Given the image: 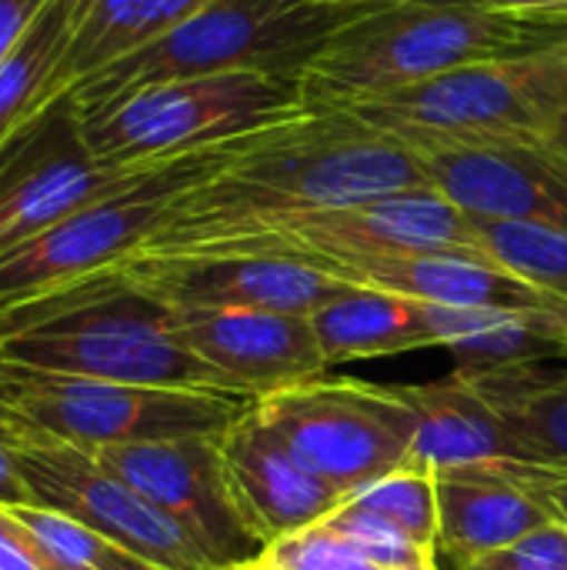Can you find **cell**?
I'll return each mask as SVG.
<instances>
[{
  "label": "cell",
  "mask_w": 567,
  "mask_h": 570,
  "mask_svg": "<svg viewBox=\"0 0 567 570\" xmlns=\"http://www.w3.org/2000/svg\"><path fill=\"white\" fill-rule=\"evenodd\" d=\"M421 187H431L428 174L404 140L351 110H301L224 144L127 261L177 257L254 224Z\"/></svg>",
  "instance_id": "obj_1"
},
{
  "label": "cell",
  "mask_w": 567,
  "mask_h": 570,
  "mask_svg": "<svg viewBox=\"0 0 567 570\" xmlns=\"http://www.w3.org/2000/svg\"><path fill=\"white\" fill-rule=\"evenodd\" d=\"M561 40L567 20L498 13L471 0H384L341 27L297 80L307 110H358L458 67Z\"/></svg>",
  "instance_id": "obj_2"
},
{
  "label": "cell",
  "mask_w": 567,
  "mask_h": 570,
  "mask_svg": "<svg viewBox=\"0 0 567 570\" xmlns=\"http://www.w3.org/2000/svg\"><path fill=\"white\" fill-rule=\"evenodd\" d=\"M0 357L37 374L231 391L184 347L174 311L114 271L0 321Z\"/></svg>",
  "instance_id": "obj_3"
},
{
  "label": "cell",
  "mask_w": 567,
  "mask_h": 570,
  "mask_svg": "<svg viewBox=\"0 0 567 570\" xmlns=\"http://www.w3.org/2000/svg\"><path fill=\"white\" fill-rule=\"evenodd\" d=\"M381 3L384 0H211L160 40L80 80L63 100L77 110H90L150 83L231 70L301 77L307 60L341 27Z\"/></svg>",
  "instance_id": "obj_4"
},
{
  "label": "cell",
  "mask_w": 567,
  "mask_h": 570,
  "mask_svg": "<svg viewBox=\"0 0 567 570\" xmlns=\"http://www.w3.org/2000/svg\"><path fill=\"white\" fill-rule=\"evenodd\" d=\"M301 110L307 107L297 77L231 70L150 83L77 114L104 164L140 170L231 144Z\"/></svg>",
  "instance_id": "obj_5"
},
{
  "label": "cell",
  "mask_w": 567,
  "mask_h": 570,
  "mask_svg": "<svg viewBox=\"0 0 567 570\" xmlns=\"http://www.w3.org/2000/svg\"><path fill=\"white\" fill-rule=\"evenodd\" d=\"M351 114L398 140H551L567 117V40L458 67Z\"/></svg>",
  "instance_id": "obj_6"
},
{
  "label": "cell",
  "mask_w": 567,
  "mask_h": 570,
  "mask_svg": "<svg viewBox=\"0 0 567 570\" xmlns=\"http://www.w3.org/2000/svg\"><path fill=\"white\" fill-rule=\"evenodd\" d=\"M221 147L144 167L114 194L63 217L0 261V321L120 267L157 230L180 190L201 180Z\"/></svg>",
  "instance_id": "obj_7"
},
{
  "label": "cell",
  "mask_w": 567,
  "mask_h": 570,
  "mask_svg": "<svg viewBox=\"0 0 567 570\" xmlns=\"http://www.w3.org/2000/svg\"><path fill=\"white\" fill-rule=\"evenodd\" d=\"M281 444L344 498L411 464L418 417L398 384L317 374L254 401Z\"/></svg>",
  "instance_id": "obj_8"
},
{
  "label": "cell",
  "mask_w": 567,
  "mask_h": 570,
  "mask_svg": "<svg viewBox=\"0 0 567 570\" xmlns=\"http://www.w3.org/2000/svg\"><path fill=\"white\" fill-rule=\"evenodd\" d=\"M251 401L207 387L120 384L10 367V404L30 438L80 451L224 434Z\"/></svg>",
  "instance_id": "obj_9"
},
{
  "label": "cell",
  "mask_w": 567,
  "mask_h": 570,
  "mask_svg": "<svg viewBox=\"0 0 567 570\" xmlns=\"http://www.w3.org/2000/svg\"><path fill=\"white\" fill-rule=\"evenodd\" d=\"M418 250H475L481 247L475 217L451 204L434 187L401 190L361 204H341L307 214H291L281 220L254 224L234 234H224L197 250L177 254H254L281 257L314 271H324L338 261L354 257H384V254H418ZM160 261V257H157Z\"/></svg>",
  "instance_id": "obj_10"
},
{
  "label": "cell",
  "mask_w": 567,
  "mask_h": 570,
  "mask_svg": "<svg viewBox=\"0 0 567 570\" xmlns=\"http://www.w3.org/2000/svg\"><path fill=\"white\" fill-rule=\"evenodd\" d=\"M140 170L104 164L70 100L47 104L0 147V261Z\"/></svg>",
  "instance_id": "obj_11"
},
{
  "label": "cell",
  "mask_w": 567,
  "mask_h": 570,
  "mask_svg": "<svg viewBox=\"0 0 567 570\" xmlns=\"http://www.w3.org/2000/svg\"><path fill=\"white\" fill-rule=\"evenodd\" d=\"M13 464L30 504L80 521L114 548L167 570H217L167 514L110 474L94 454L33 438L13 448Z\"/></svg>",
  "instance_id": "obj_12"
},
{
  "label": "cell",
  "mask_w": 567,
  "mask_h": 570,
  "mask_svg": "<svg viewBox=\"0 0 567 570\" xmlns=\"http://www.w3.org/2000/svg\"><path fill=\"white\" fill-rule=\"evenodd\" d=\"M87 454L167 514L217 570L244 564L264 551L234 498L221 434L117 444Z\"/></svg>",
  "instance_id": "obj_13"
},
{
  "label": "cell",
  "mask_w": 567,
  "mask_h": 570,
  "mask_svg": "<svg viewBox=\"0 0 567 570\" xmlns=\"http://www.w3.org/2000/svg\"><path fill=\"white\" fill-rule=\"evenodd\" d=\"M428 184L471 217L567 234V150L551 140H404Z\"/></svg>",
  "instance_id": "obj_14"
},
{
  "label": "cell",
  "mask_w": 567,
  "mask_h": 570,
  "mask_svg": "<svg viewBox=\"0 0 567 570\" xmlns=\"http://www.w3.org/2000/svg\"><path fill=\"white\" fill-rule=\"evenodd\" d=\"M137 291L167 307L214 311H284L314 314L351 284L314 267L254 254H190L160 261H127L114 267Z\"/></svg>",
  "instance_id": "obj_15"
},
{
  "label": "cell",
  "mask_w": 567,
  "mask_h": 570,
  "mask_svg": "<svg viewBox=\"0 0 567 570\" xmlns=\"http://www.w3.org/2000/svg\"><path fill=\"white\" fill-rule=\"evenodd\" d=\"M170 311L184 347L214 367L234 394L257 401L287 384L328 374V361L307 314L214 307Z\"/></svg>",
  "instance_id": "obj_16"
},
{
  "label": "cell",
  "mask_w": 567,
  "mask_h": 570,
  "mask_svg": "<svg viewBox=\"0 0 567 570\" xmlns=\"http://www.w3.org/2000/svg\"><path fill=\"white\" fill-rule=\"evenodd\" d=\"M221 454L234 498L264 548L321 524L348 501L281 444L254 411V401L221 434Z\"/></svg>",
  "instance_id": "obj_17"
},
{
  "label": "cell",
  "mask_w": 567,
  "mask_h": 570,
  "mask_svg": "<svg viewBox=\"0 0 567 570\" xmlns=\"http://www.w3.org/2000/svg\"><path fill=\"white\" fill-rule=\"evenodd\" d=\"M331 274L351 287H371L438 307H481V311H567L561 301L531 287L488 254L475 250H418L354 257L328 264Z\"/></svg>",
  "instance_id": "obj_18"
},
{
  "label": "cell",
  "mask_w": 567,
  "mask_h": 570,
  "mask_svg": "<svg viewBox=\"0 0 567 570\" xmlns=\"http://www.w3.org/2000/svg\"><path fill=\"white\" fill-rule=\"evenodd\" d=\"M398 391L418 417L408 468L444 474L505 461L528 464L505 414L471 374L454 371L451 377L431 384H398Z\"/></svg>",
  "instance_id": "obj_19"
},
{
  "label": "cell",
  "mask_w": 567,
  "mask_h": 570,
  "mask_svg": "<svg viewBox=\"0 0 567 570\" xmlns=\"http://www.w3.org/2000/svg\"><path fill=\"white\" fill-rule=\"evenodd\" d=\"M438 481V554L454 570L478 568L491 554L518 544L541 524L548 511L518 488L498 464L434 474Z\"/></svg>",
  "instance_id": "obj_20"
},
{
  "label": "cell",
  "mask_w": 567,
  "mask_h": 570,
  "mask_svg": "<svg viewBox=\"0 0 567 570\" xmlns=\"http://www.w3.org/2000/svg\"><path fill=\"white\" fill-rule=\"evenodd\" d=\"M434 347H448L458 371L501 374L567 361V311H481L428 304Z\"/></svg>",
  "instance_id": "obj_21"
},
{
  "label": "cell",
  "mask_w": 567,
  "mask_h": 570,
  "mask_svg": "<svg viewBox=\"0 0 567 570\" xmlns=\"http://www.w3.org/2000/svg\"><path fill=\"white\" fill-rule=\"evenodd\" d=\"M204 3L211 0H70L53 100L104 67L160 40Z\"/></svg>",
  "instance_id": "obj_22"
},
{
  "label": "cell",
  "mask_w": 567,
  "mask_h": 570,
  "mask_svg": "<svg viewBox=\"0 0 567 570\" xmlns=\"http://www.w3.org/2000/svg\"><path fill=\"white\" fill-rule=\"evenodd\" d=\"M311 327L328 367L434 347L428 304L371 287H348L311 314Z\"/></svg>",
  "instance_id": "obj_23"
},
{
  "label": "cell",
  "mask_w": 567,
  "mask_h": 570,
  "mask_svg": "<svg viewBox=\"0 0 567 570\" xmlns=\"http://www.w3.org/2000/svg\"><path fill=\"white\" fill-rule=\"evenodd\" d=\"M471 377L505 414L528 464L567 471V361Z\"/></svg>",
  "instance_id": "obj_24"
},
{
  "label": "cell",
  "mask_w": 567,
  "mask_h": 570,
  "mask_svg": "<svg viewBox=\"0 0 567 570\" xmlns=\"http://www.w3.org/2000/svg\"><path fill=\"white\" fill-rule=\"evenodd\" d=\"M67 7L70 0H47L0 63V147L53 104V80L67 47Z\"/></svg>",
  "instance_id": "obj_25"
},
{
  "label": "cell",
  "mask_w": 567,
  "mask_h": 570,
  "mask_svg": "<svg viewBox=\"0 0 567 570\" xmlns=\"http://www.w3.org/2000/svg\"><path fill=\"white\" fill-rule=\"evenodd\" d=\"M475 227L488 257L567 307V234L488 217H475Z\"/></svg>",
  "instance_id": "obj_26"
},
{
  "label": "cell",
  "mask_w": 567,
  "mask_h": 570,
  "mask_svg": "<svg viewBox=\"0 0 567 570\" xmlns=\"http://www.w3.org/2000/svg\"><path fill=\"white\" fill-rule=\"evenodd\" d=\"M10 511L20 521V528L27 531L40 564L47 570H107L120 551L60 511L40 508L30 501L10 504Z\"/></svg>",
  "instance_id": "obj_27"
},
{
  "label": "cell",
  "mask_w": 567,
  "mask_h": 570,
  "mask_svg": "<svg viewBox=\"0 0 567 570\" xmlns=\"http://www.w3.org/2000/svg\"><path fill=\"white\" fill-rule=\"evenodd\" d=\"M321 531H328L331 538H338L348 551H354L358 558L378 564V568H428L438 564V551L418 544L414 538H408L401 528H394L391 521H384L381 514L344 501L334 514H328L321 524H314Z\"/></svg>",
  "instance_id": "obj_28"
},
{
  "label": "cell",
  "mask_w": 567,
  "mask_h": 570,
  "mask_svg": "<svg viewBox=\"0 0 567 570\" xmlns=\"http://www.w3.org/2000/svg\"><path fill=\"white\" fill-rule=\"evenodd\" d=\"M348 501L381 514L384 521L401 528L418 544L438 551V481H434V474L404 468V471H394V474L374 481L371 488L358 491Z\"/></svg>",
  "instance_id": "obj_29"
},
{
  "label": "cell",
  "mask_w": 567,
  "mask_h": 570,
  "mask_svg": "<svg viewBox=\"0 0 567 570\" xmlns=\"http://www.w3.org/2000/svg\"><path fill=\"white\" fill-rule=\"evenodd\" d=\"M261 558H267L271 564L281 570H438V564L428 568H378L364 558H358L354 551H348L338 538H331L321 528H307L287 541H277L271 548L261 551Z\"/></svg>",
  "instance_id": "obj_30"
},
{
  "label": "cell",
  "mask_w": 567,
  "mask_h": 570,
  "mask_svg": "<svg viewBox=\"0 0 567 570\" xmlns=\"http://www.w3.org/2000/svg\"><path fill=\"white\" fill-rule=\"evenodd\" d=\"M475 570H567V528L548 521L518 544L491 554Z\"/></svg>",
  "instance_id": "obj_31"
},
{
  "label": "cell",
  "mask_w": 567,
  "mask_h": 570,
  "mask_svg": "<svg viewBox=\"0 0 567 570\" xmlns=\"http://www.w3.org/2000/svg\"><path fill=\"white\" fill-rule=\"evenodd\" d=\"M518 488H525L551 521L567 528V471H551L541 464H521V461H505L498 464Z\"/></svg>",
  "instance_id": "obj_32"
},
{
  "label": "cell",
  "mask_w": 567,
  "mask_h": 570,
  "mask_svg": "<svg viewBox=\"0 0 567 570\" xmlns=\"http://www.w3.org/2000/svg\"><path fill=\"white\" fill-rule=\"evenodd\" d=\"M0 570H47L10 504H0Z\"/></svg>",
  "instance_id": "obj_33"
},
{
  "label": "cell",
  "mask_w": 567,
  "mask_h": 570,
  "mask_svg": "<svg viewBox=\"0 0 567 570\" xmlns=\"http://www.w3.org/2000/svg\"><path fill=\"white\" fill-rule=\"evenodd\" d=\"M43 3L47 0H0V63L20 43V37L27 33L33 17L43 10Z\"/></svg>",
  "instance_id": "obj_34"
},
{
  "label": "cell",
  "mask_w": 567,
  "mask_h": 570,
  "mask_svg": "<svg viewBox=\"0 0 567 570\" xmlns=\"http://www.w3.org/2000/svg\"><path fill=\"white\" fill-rule=\"evenodd\" d=\"M478 7L515 13V17H545V20H567V0H471Z\"/></svg>",
  "instance_id": "obj_35"
},
{
  "label": "cell",
  "mask_w": 567,
  "mask_h": 570,
  "mask_svg": "<svg viewBox=\"0 0 567 570\" xmlns=\"http://www.w3.org/2000/svg\"><path fill=\"white\" fill-rule=\"evenodd\" d=\"M23 501H27V491L13 464V448H0V504H23Z\"/></svg>",
  "instance_id": "obj_36"
},
{
  "label": "cell",
  "mask_w": 567,
  "mask_h": 570,
  "mask_svg": "<svg viewBox=\"0 0 567 570\" xmlns=\"http://www.w3.org/2000/svg\"><path fill=\"white\" fill-rule=\"evenodd\" d=\"M0 421L3 424H13V428H20V431H27L20 421H17V414H13V404H10V364L0 357ZM30 434V431H27Z\"/></svg>",
  "instance_id": "obj_37"
},
{
  "label": "cell",
  "mask_w": 567,
  "mask_h": 570,
  "mask_svg": "<svg viewBox=\"0 0 567 570\" xmlns=\"http://www.w3.org/2000/svg\"><path fill=\"white\" fill-rule=\"evenodd\" d=\"M107 570H167V568H160V564H150V561L137 558V554L117 551V558L110 561V568H107Z\"/></svg>",
  "instance_id": "obj_38"
},
{
  "label": "cell",
  "mask_w": 567,
  "mask_h": 570,
  "mask_svg": "<svg viewBox=\"0 0 567 570\" xmlns=\"http://www.w3.org/2000/svg\"><path fill=\"white\" fill-rule=\"evenodd\" d=\"M227 570H281V568L257 554V558H251V561H244V564H234V568H227Z\"/></svg>",
  "instance_id": "obj_39"
},
{
  "label": "cell",
  "mask_w": 567,
  "mask_h": 570,
  "mask_svg": "<svg viewBox=\"0 0 567 570\" xmlns=\"http://www.w3.org/2000/svg\"><path fill=\"white\" fill-rule=\"evenodd\" d=\"M555 140H558V144H561V147L567 150V124H561V130L555 134Z\"/></svg>",
  "instance_id": "obj_40"
},
{
  "label": "cell",
  "mask_w": 567,
  "mask_h": 570,
  "mask_svg": "<svg viewBox=\"0 0 567 570\" xmlns=\"http://www.w3.org/2000/svg\"><path fill=\"white\" fill-rule=\"evenodd\" d=\"M334 3H351V0H334Z\"/></svg>",
  "instance_id": "obj_41"
},
{
  "label": "cell",
  "mask_w": 567,
  "mask_h": 570,
  "mask_svg": "<svg viewBox=\"0 0 567 570\" xmlns=\"http://www.w3.org/2000/svg\"><path fill=\"white\" fill-rule=\"evenodd\" d=\"M565 124H567V117H565Z\"/></svg>",
  "instance_id": "obj_42"
},
{
  "label": "cell",
  "mask_w": 567,
  "mask_h": 570,
  "mask_svg": "<svg viewBox=\"0 0 567 570\" xmlns=\"http://www.w3.org/2000/svg\"><path fill=\"white\" fill-rule=\"evenodd\" d=\"M471 570H475V568H471Z\"/></svg>",
  "instance_id": "obj_43"
}]
</instances>
